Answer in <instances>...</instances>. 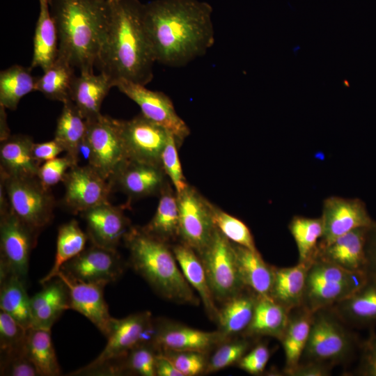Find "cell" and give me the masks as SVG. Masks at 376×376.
<instances>
[{
	"label": "cell",
	"mask_w": 376,
	"mask_h": 376,
	"mask_svg": "<svg viewBox=\"0 0 376 376\" xmlns=\"http://www.w3.org/2000/svg\"><path fill=\"white\" fill-rule=\"evenodd\" d=\"M56 277L60 278L68 288L70 309L82 314L107 336L113 317L109 314L104 298L105 285L75 281L61 271Z\"/></svg>",
	"instance_id": "7402d4cb"
},
{
	"label": "cell",
	"mask_w": 376,
	"mask_h": 376,
	"mask_svg": "<svg viewBox=\"0 0 376 376\" xmlns=\"http://www.w3.org/2000/svg\"><path fill=\"white\" fill-rule=\"evenodd\" d=\"M33 139L24 134L10 135L1 141V176L36 178L39 164L33 157Z\"/></svg>",
	"instance_id": "cb8c5ba5"
},
{
	"label": "cell",
	"mask_w": 376,
	"mask_h": 376,
	"mask_svg": "<svg viewBox=\"0 0 376 376\" xmlns=\"http://www.w3.org/2000/svg\"><path fill=\"white\" fill-rule=\"evenodd\" d=\"M38 234L10 211L8 202L1 204L0 276L14 274L26 282Z\"/></svg>",
	"instance_id": "9c48e42d"
},
{
	"label": "cell",
	"mask_w": 376,
	"mask_h": 376,
	"mask_svg": "<svg viewBox=\"0 0 376 376\" xmlns=\"http://www.w3.org/2000/svg\"><path fill=\"white\" fill-rule=\"evenodd\" d=\"M145 31L156 62L182 67L214 43L212 7L199 0H154L143 5Z\"/></svg>",
	"instance_id": "6da1fadb"
},
{
	"label": "cell",
	"mask_w": 376,
	"mask_h": 376,
	"mask_svg": "<svg viewBox=\"0 0 376 376\" xmlns=\"http://www.w3.org/2000/svg\"><path fill=\"white\" fill-rule=\"evenodd\" d=\"M178 143L174 136L170 133L162 155V166L176 193L183 191L189 184L182 172L178 153Z\"/></svg>",
	"instance_id": "bcb514c9"
},
{
	"label": "cell",
	"mask_w": 376,
	"mask_h": 376,
	"mask_svg": "<svg viewBox=\"0 0 376 376\" xmlns=\"http://www.w3.org/2000/svg\"><path fill=\"white\" fill-rule=\"evenodd\" d=\"M330 308L343 322L376 320V281L368 279L362 287Z\"/></svg>",
	"instance_id": "d590c367"
},
{
	"label": "cell",
	"mask_w": 376,
	"mask_h": 376,
	"mask_svg": "<svg viewBox=\"0 0 376 376\" xmlns=\"http://www.w3.org/2000/svg\"><path fill=\"white\" fill-rule=\"evenodd\" d=\"M366 253L368 265L372 263L376 266V226L370 230L366 244Z\"/></svg>",
	"instance_id": "db71d44e"
},
{
	"label": "cell",
	"mask_w": 376,
	"mask_h": 376,
	"mask_svg": "<svg viewBox=\"0 0 376 376\" xmlns=\"http://www.w3.org/2000/svg\"><path fill=\"white\" fill-rule=\"evenodd\" d=\"M139 0L109 3L105 36L95 66L115 84L126 80L146 86L153 78L156 63L143 24Z\"/></svg>",
	"instance_id": "7a4b0ae2"
},
{
	"label": "cell",
	"mask_w": 376,
	"mask_h": 376,
	"mask_svg": "<svg viewBox=\"0 0 376 376\" xmlns=\"http://www.w3.org/2000/svg\"><path fill=\"white\" fill-rule=\"evenodd\" d=\"M171 250L189 284L198 294L210 318L216 322L219 308L210 287L203 265L196 252L180 242L171 246Z\"/></svg>",
	"instance_id": "484cf974"
},
{
	"label": "cell",
	"mask_w": 376,
	"mask_h": 376,
	"mask_svg": "<svg viewBox=\"0 0 376 376\" xmlns=\"http://www.w3.org/2000/svg\"><path fill=\"white\" fill-rule=\"evenodd\" d=\"M123 241L131 267L159 296L179 304H199L201 299L179 269L169 244L137 226L130 228Z\"/></svg>",
	"instance_id": "277c9868"
},
{
	"label": "cell",
	"mask_w": 376,
	"mask_h": 376,
	"mask_svg": "<svg viewBox=\"0 0 376 376\" xmlns=\"http://www.w3.org/2000/svg\"><path fill=\"white\" fill-rule=\"evenodd\" d=\"M368 279V272H352L315 259L308 269L302 305L313 313L330 308L353 294Z\"/></svg>",
	"instance_id": "5b68a950"
},
{
	"label": "cell",
	"mask_w": 376,
	"mask_h": 376,
	"mask_svg": "<svg viewBox=\"0 0 376 376\" xmlns=\"http://www.w3.org/2000/svg\"><path fill=\"white\" fill-rule=\"evenodd\" d=\"M313 313L303 305L289 311L288 324L280 340L285 354L283 373L287 375L300 363L308 339Z\"/></svg>",
	"instance_id": "4316f807"
},
{
	"label": "cell",
	"mask_w": 376,
	"mask_h": 376,
	"mask_svg": "<svg viewBox=\"0 0 376 376\" xmlns=\"http://www.w3.org/2000/svg\"><path fill=\"white\" fill-rule=\"evenodd\" d=\"M233 244L239 274L244 285L259 296L270 298L274 266L266 263L259 251Z\"/></svg>",
	"instance_id": "f1b7e54d"
},
{
	"label": "cell",
	"mask_w": 376,
	"mask_h": 376,
	"mask_svg": "<svg viewBox=\"0 0 376 376\" xmlns=\"http://www.w3.org/2000/svg\"><path fill=\"white\" fill-rule=\"evenodd\" d=\"M24 351L40 376H56L61 374L51 330L36 327L28 329Z\"/></svg>",
	"instance_id": "74e56055"
},
{
	"label": "cell",
	"mask_w": 376,
	"mask_h": 376,
	"mask_svg": "<svg viewBox=\"0 0 376 376\" xmlns=\"http://www.w3.org/2000/svg\"><path fill=\"white\" fill-rule=\"evenodd\" d=\"M366 373L376 376V343L371 345L366 355Z\"/></svg>",
	"instance_id": "11a10c76"
},
{
	"label": "cell",
	"mask_w": 376,
	"mask_h": 376,
	"mask_svg": "<svg viewBox=\"0 0 376 376\" xmlns=\"http://www.w3.org/2000/svg\"><path fill=\"white\" fill-rule=\"evenodd\" d=\"M86 120V137L91 148L89 165L109 181L128 160L120 120L100 113Z\"/></svg>",
	"instance_id": "8fae6325"
},
{
	"label": "cell",
	"mask_w": 376,
	"mask_h": 376,
	"mask_svg": "<svg viewBox=\"0 0 376 376\" xmlns=\"http://www.w3.org/2000/svg\"><path fill=\"white\" fill-rule=\"evenodd\" d=\"M331 367L317 363H301L292 370L289 376H327L331 373Z\"/></svg>",
	"instance_id": "816d5d0a"
},
{
	"label": "cell",
	"mask_w": 376,
	"mask_h": 376,
	"mask_svg": "<svg viewBox=\"0 0 376 376\" xmlns=\"http://www.w3.org/2000/svg\"><path fill=\"white\" fill-rule=\"evenodd\" d=\"M25 283L14 274L0 276V308L28 329L32 327V318Z\"/></svg>",
	"instance_id": "e575fe53"
},
{
	"label": "cell",
	"mask_w": 376,
	"mask_h": 376,
	"mask_svg": "<svg viewBox=\"0 0 376 376\" xmlns=\"http://www.w3.org/2000/svg\"><path fill=\"white\" fill-rule=\"evenodd\" d=\"M1 184L10 211L24 224L38 233L50 224L54 199L38 177L1 176Z\"/></svg>",
	"instance_id": "8992f818"
},
{
	"label": "cell",
	"mask_w": 376,
	"mask_h": 376,
	"mask_svg": "<svg viewBox=\"0 0 376 376\" xmlns=\"http://www.w3.org/2000/svg\"><path fill=\"white\" fill-rule=\"evenodd\" d=\"M65 186L63 205L71 212L82 213L109 202L112 187L89 164L72 166L62 180Z\"/></svg>",
	"instance_id": "5bb4252c"
},
{
	"label": "cell",
	"mask_w": 376,
	"mask_h": 376,
	"mask_svg": "<svg viewBox=\"0 0 376 376\" xmlns=\"http://www.w3.org/2000/svg\"><path fill=\"white\" fill-rule=\"evenodd\" d=\"M112 87V81L102 72H80L73 81L70 100L86 120L91 119L101 113L102 104Z\"/></svg>",
	"instance_id": "d4e9b609"
},
{
	"label": "cell",
	"mask_w": 376,
	"mask_h": 376,
	"mask_svg": "<svg viewBox=\"0 0 376 376\" xmlns=\"http://www.w3.org/2000/svg\"><path fill=\"white\" fill-rule=\"evenodd\" d=\"M371 228H357L327 244L318 245L315 259L329 262L350 271L367 272L366 244Z\"/></svg>",
	"instance_id": "44dd1931"
},
{
	"label": "cell",
	"mask_w": 376,
	"mask_h": 376,
	"mask_svg": "<svg viewBox=\"0 0 376 376\" xmlns=\"http://www.w3.org/2000/svg\"><path fill=\"white\" fill-rule=\"evenodd\" d=\"M258 297L255 292L246 288L224 302L215 322L218 330L228 338L244 333L252 320Z\"/></svg>",
	"instance_id": "f546056e"
},
{
	"label": "cell",
	"mask_w": 376,
	"mask_h": 376,
	"mask_svg": "<svg viewBox=\"0 0 376 376\" xmlns=\"http://www.w3.org/2000/svg\"><path fill=\"white\" fill-rule=\"evenodd\" d=\"M289 311L271 298L259 296L252 320L243 333L245 337L270 336L281 340Z\"/></svg>",
	"instance_id": "d6a6232c"
},
{
	"label": "cell",
	"mask_w": 376,
	"mask_h": 376,
	"mask_svg": "<svg viewBox=\"0 0 376 376\" xmlns=\"http://www.w3.org/2000/svg\"><path fill=\"white\" fill-rule=\"evenodd\" d=\"M114 87L134 101L145 117L171 133L178 147L189 135V127L177 113L172 100L164 93L126 80L117 81Z\"/></svg>",
	"instance_id": "4fadbf2b"
},
{
	"label": "cell",
	"mask_w": 376,
	"mask_h": 376,
	"mask_svg": "<svg viewBox=\"0 0 376 376\" xmlns=\"http://www.w3.org/2000/svg\"><path fill=\"white\" fill-rule=\"evenodd\" d=\"M198 256L215 300L223 304L246 288L239 274L233 242L216 227Z\"/></svg>",
	"instance_id": "ba28073f"
},
{
	"label": "cell",
	"mask_w": 376,
	"mask_h": 376,
	"mask_svg": "<svg viewBox=\"0 0 376 376\" xmlns=\"http://www.w3.org/2000/svg\"><path fill=\"white\" fill-rule=\"evenodd\" d=\"M177 198L179 240L199 255L208 244L215 229L210 202L189 185L177 193Z\"/></svg>",
	"instance_id": "7c38bea8"
},
{
	"label": "cell",
	"mask_w": 376,
	"mask_h": 376,
	"mask_svg": "<svg viewBox=\"0 0 376 376\" xmlns=\"http://www.w3.org/2000/svg\"><path fill=\"white\" fill-rule=\"evenodd\" d=\"M88 239L87 234L81 229L76 220L72 219L61 225L58 230L54 265L50 271L40 280V284L56 278L63 265L85 249Z\"/></svg>",
	"instance_id": "f35d334b"
},
{
	"label": "cell",
	"mask_w": 376,
	"mask_h": 376,
	"mask_svg": "<svg viewBox=\"0 0 376 376\" xmlns=\"http://www.w3.org/2000/svg\"><path fill=\"white\" fill-rule=\"evenodd\" d=\"M75 77V68L68 61L57 56L43 74L36 78L35 91L47 99L63 103L70 99Z\"/></svg>",
	"instance_id": "8d00e7d4"
},
{
	"label": "cell",
	"mask_w": 376,
	"mask_h": 376,
	"mask_svg": "<svg viewBox=\"0 0 376 376\" xmlns=\"http://www.w3.org/2000/svg\"><path fill=\"white\" fill-rule=\"evenodd\" d=\"M124 269L125 264L116 249L92 244L65 263L61 272L75 281L106 285L120 279Z\"/></svg>",
	"instance_id": "9a60e30c"
},
{
	"label": "cell",
	"mask_w": 376,
	"mask_h": 376,
	"mask_svg": "<svg viewBox=\"0 0 376 376\" xmlns=\"http://www.w3.org/2000/svg\"><path fill=\"white\" fill-rule=\"evenodd\" d=\"M30 301L32 327L51 330L62 313L70 309L68 288L58 277L42 284Z\"/></svg>",
	"instance_id": "603a6c76"
},
{
	"label": "cell",
	"mask_w": 376,
	"mask_h": 376,
	"mask_svg": "<svg viewBox=\"0 0 376 376\" xmlns=\"http://www.w3.org/2000/svg\"><path fill=\"white\" fill-rule=\"evenodd\" d=\"M154 321L149 311L131 314L121 319L113 318L107 343L91 363L75 371L73 375H90L97 368L125 356L137 345L150 342Z\"/></svg>",
	"instance_id": "30bf717a"
},
{
	"label": "cell",
	"mask_w": 376,
	"mask_h": 376,
	"mask_svg": "<svg viewBox=\"0 0 376 376\" xmlns=\"http://www.w3.org/2000/svg\"><path fill=\"white\" fill-rule=\"evenodd\" d=\"M251 343L246 338L228 340L217 347L210 358L208 359L205 373H211L226 368L238 361L248 352Z\"/></svg>",
	"instance_id": "ee69618b"
},
{
	"label": "cell",
	"mask_w": 376,
	"mask_h": 376,
	"mask_svg": "<svg viewBox=\"0 0 376 376\" xmlns=\"http://www.w3.org/2000/svg\"><path fill=\"white\" fill-rule=\"evenodd\" d=\"M99 1H101L102 2H104V3H110L116 0H99Z\"/></svg>",
	"instance_id": "9f6ffc18"
},
{
	"label": "cell",
	"mask_w": 376,
	"mask_h": 376,
	"mask_svg": "<svg viewBox=\"0 0 376 376\" xmlns=\"http://www.w3.org/2000/svg\"><path fill=\"white\" fill-rule=\"evenodd\" d=\"M27 329L12 316L0 311V353L3 359L24 352Z\"/></svg>",
	"instance_id": "7bdbcfd3"
},
{
	"label": "cell",
	"mask_w": 376,
	"mask_h": 376,
	"mask_svg": "<svg viewBox=\"0 0 376 376\" xmlns=\"http://www.w3.org/2000/svg\"><path fill=\"white\" fill-rule=\"evenodd\" d=\"M210 210L215 227L233 243L258 251L248 226L210 202Z\"/></svg>",
	"instance_id": "b9f144b4"
},
{
	"label": "cell",
	"mask_w": 376,
	"mask_h": 376,
	"mask_svg": "<svg viewBox=\"0 0 376 376\" xmlns=\"http://www.w3.org/2000/svg\"><path fill=\"white\" fill-rule=\"evenodd\" d=\"M323 234L318 245L327 244L357 228H373L376 222L369 215L364 202L357 198L331 196L322 202Z\"/></svg>",
	"instance_id": "e0dca14e"
},
{
	"label": "cell",
	"mask_w": 376,
	"mask_h": 376,
	"mask_svg": "<svg viewBox=\"0 0 376 376\" xmlns=\"http://www.w3.org/2000/svg\"><path fill=\"white\" fill-rule=\"evenodd\" d=\"M311 264L298 262L292 267H274L270 298L288 311L301 306Z\"/></svg>",
	"instance_id": "83f0119b"
},
{
	"label": "cell",
	"mask_w": 376,
	"mask_h": 376,
	"mask_svg": "<svg viewBox=\"0 0 376 376\" xmlns=\"http://www.w3.org/2000/svg\"><path fill=\"white\" fill-rule=\"evenodd\" d=\"M91 243L116 249L130 230V221L120 207L107 202L81 213Z\"/></svg>",
	"instance_id": "ffe728a7"
},
{
	"label": "cell",
	"mask_w": 376,
	"mask_h": 376,
	"mask_svg": "<svg viewBox=\"0 0 376 376\" xmlns=\"http://www.w3.org/2000/svg\"><path fill=\"white\" fill-rule=\"evenodd\" d=\"M1 375L40 376L37 368L28 358L25 351L22 353L1 359Z\"/></svg>",
	"instance_id": "c3c4849f"
},
{
	"label": "cell",
	"mask_w": 376,
	"mask_h": 376,
	"mask_svg": "<svg viewBox=\"0 0 376 376\" xmlns=\"http://www.w3.org/2000/svg\"><path fill=\"white\" fill-rule=\"evenodd\" d=\"M173 364L182 376L205 373L208 357L206 353L194 351H166L161 352Z\"/></svg>",
	"instance_id": "f6af8a7d"
},
{
	"label": "cell",
	"mask_w": 376,
	"mask_h": 376,
	"mask_svg": "<svg viewBox=\"0 0 376 376\" xmlns=\"http://www.w3.org/2000/svg\"><path fill=\"white\" fill-rule=\"evenodd\" d=\"M58 56L79 72H93L105 36L109 3L99 0H49Z\"/></svg>",
	"instance_id": "3957f363"
},
{
	"label": "cell",
	"mask_w": 376,
	"mask_h": 376,
	"mask_svg": "<svg viewBox=\"0 0 376 376\" xmlns=\"http://www.w3.org/2000/svg\"><path fill=\"white\" fill-rule=\"evenodd\" d=\"M39 14L33 37V56L30 68H48L58 54V38L49 0H38Z\"/></svg>",
	"instance_id": "4dcf8cb0"
},
{
	"label": "cell",
	"mask_w": 376,
	"mask_h": 376,
	"mask_svg": "<svg viewBox=\"0 0 376 376\" xmlns=\"http://www.w3.org/2000/svg\"><path fill=\"white\" fill-rule=\"evenodd\" d=\"M341 322L330 308L313 312L308 339L299 363H317L331 368L345 360L352 349V340Z\"/></svg>",
	"instance_id": "52a82bcc"
},
{
	"label": "cell",
	"mask_w": 376,
	"mask_h": 376,
	"mask_svg": "<svg viewBox=\"0 0 376 376\" xmlns=\"http://www.w3.org/2000/svg\"><path fill=\"white\" fill-rule=\"evenodd\" d=\"M58 118L54 139L63 147L64 152L75 165L77 164V149L86 134V119L70 99L64 102Z\"/></svg>",
	"instance_id": "836d02e7"
},
{
	"label": "cell",
	"mask_w": 376,
	"mask_h": 376,
	"mask_svg": "<svg viewBox=\"0 0 376 376\" xmlns=\"http://www.w3.org/2000/svg\"><path fill=\"white\" fill-rule=\"evenodd\" d=\"M229 338L219 330L205 331L178 322L162 320L154 322L152 344L158 353L194 351L207 354Z\"/></svg>",
	"instance_id": "ac0fdd59"
},
{
	"label": "cell",
	"mask_w": 376,
	"mask_h": 376,
	"mask_svg": "<svg viewBox=\"0 0 376 376\" xmlns=\"http://www.w3.org/2000/svg\"><path fill=\"white\" fill-rule=\"evenodd\" d=\"M31 68L13 65L0 72V106L12 111L17 109L20 100L35 91L36 78Z\"/></svg>",
	"instance_id": "ab89813d"
},
{
	"label": "cell",
	"mask_w": 376,
	"mask_h": 376,
	"mask_svg": "<svg viewBox=\"0 0 376 376\" xmlns=\"http://www.w3.org/2000/svg\"><path fill=\"white\" fill-rule=\"evenodd\" d=\"M63 151V147L54 139L43 143H34L33 146V157L40 164L57 157Z\"/></svg>",
	"instance_id": "f907efd6"
},
{
	"label": "cell",
	"mask_w": 376,
	"mask_h": 376,
	"mask_svg": "<svg viewBox=\"0 0 376 376\" xmlns=\"http://www.w3.org/2000/svg\"><path fill=\"white\" fill-rule=\"evenodd\" d=\"M159 196L155 214L142 228L148 235L170 244L179 240V209L177 193L168 183Z\"/></svg>",
	"instance_id": "1f68e13d"
},
{
	"label": "cell",
	"mask_w": 376,
	"mask_h": 376,
	"mask_svg": "<svg viewBox=\"0 0 376 376\" xmlns=\"http://www.w3.org/2000/svg\"><path fill=\"white\" fill-rule=\"evenodd\" d=\"M162 166L128 159L109 182L112 189L118 188L132 201L159 195L168 184Z\"/></svg>",
	"instance_id": "d6986e66"
},
{
	"label": "cell",
	"mask_w": 376,
	"mask_h": 376,
	"mask_svg": "<svg viewBox=\"0 0 376 376\" xmlns=\"http://www.w3.org/2000/svg\"><path fill=\"white\" fill-rule=\"evenodd\" d=\"M155 373L156 376H182L170 360L160 353L156 357Z\"/></svg>",
	"instance_id": "f5cc1de1"
},
{
	"label": "cell",
	"mask_w": 376,
	"mask_h": 376,
	"mask_svg": "<svg viewBox=\"0 0 376 376\" xmlns=\"http://www.w3.org/2000/svg\"><path fill=\"white\" fill-rule=\"evenodd\" d=\"M288 229L297 247L299 262L312 263L323 234L321 217L294 216L288 224Z\"/></svg>",
	"instance_id": "60d3db41"
},
{
	"label": "cell",
	"mask_w": 376,
	"mask_h": 376,
	"mask_svg": "<svg viewBox=\"0 0 376 376\" xmlns=\"http://www.w3.org/2000/svg\"><path fill=\"white\" fill-rule=\"evenodd\" d=\"M269 357L267 346L260 343L247 352L237 364L240 368L249 374L258 375L264 371Z\"/></svg>",
	"instance_id": "681fc988"
},
{
	"label": "cell",
	"mask_w": 376,
	"mask_h": 376,
	"mask_svg": "<svg viewBox=\"0 0 376 376\" xmlns=\"http://www.w3.org/2000/svg\"><path fill=\"white\" fill-rule=\"evenodd\" d=\"M75 165L72 159L67 155L64 157H57L40 165L38 178L42 185L49 189L62 181L66 172Z\"/></svg>",
	"instance_id": "7dc6e473"
},
{
	"label": "cell",
	"mask_w": 376,
	"mask_h": 376,
	"mask_svg": "<svg viewBox=\"0 0 376 376\" xmlns=\"http://www.w3.org/2000/svg\"><path fill=\"white\" fill-rule=\"evenodd\" d=\"M120 127L128 159L162 166L169 131L142 113L120 120Z\"/></svg>",
	"instance_id": "2e32d148"
}]
</instances>
